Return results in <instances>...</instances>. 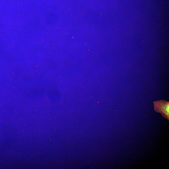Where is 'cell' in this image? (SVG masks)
Returning <instances> with one entry per match:
<instances>
[{
  "label": "cell",
  "mask_w": 169,
  "mask_h": 169,
  "mask_svg": "<svg viewBox=\"0 0 169 169\" xmlns=\"http://www.w3.org/2000/svg\"><path fill=\"white\" fill-rule=\"evenodd\" d=\"M155 110L161 114L162 116L169 120V102L165 100L154 101Z\"/></svg>",
  "instance_id": "6da1fadb"
}]
</instances>
